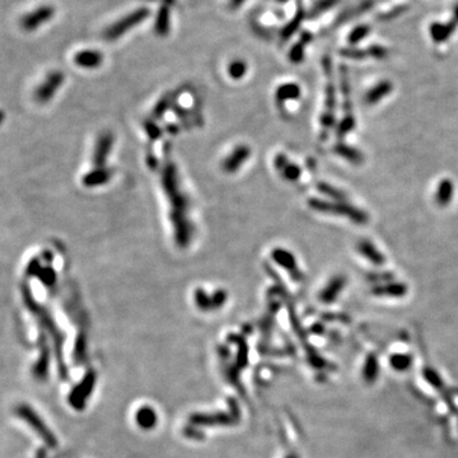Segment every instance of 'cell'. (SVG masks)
<instances>
[{
  "mask_svg": "<svg viewBox=\"0 0 458 458\" xmlns=\"http://www.w3.org/2000/svg\"><path fill=\"white\" fill-rule=\"evenodd\" d=\"M73 63L82 69H97L103 63V54L96 49H83L74 54Z\"/></svg>",
  "mask_w": 458,
  "mask_h": 458,
  "instance_id": "7",
  "label": "cell"
},
{
  "mask_svg": "<svg viewBox=\"0 0 458 458\" xmlns=\"http://www.w3.org/2000/svg\"><path fill=\"white\" fill-rule=\"evenodd\" d=\"M64 83V74L59 70L50 72L46 78L39 84L35 91V100L40 103H46L56 95L58 89Z\"/></svg>",
  "mask_w": 458,
  "mask_h": 458,
  "instance_id": "5",
  "label": "cell"
},
{
  "mask_svg": "<svg viewBox=\"0 0 458 458\" xmlns=\"http://www.w3.org/2000/svg\"><path fill=\"white\" fill-rule=\"evenodd\" d=\"M244 2H246V0H229V3H231V7L233 9H236V8H238V7H241L242 4L244 3Z\"/></svg>",
  "mask_w": 458,
  "mask_h": 458,
  "instance_id": "36",
  "label": "cell"
},
{
  "mask_svg": "<svg viewBox=\"0 0 458 458\" xmlns=\"http://www.w3.org/2000/svg\"><path fill=\"white\" fill-rule=\"evenodd\" d=\"M317 187H318L319 192H322V194L327 195V196H330L331 199H333V200L345 201L344 192H341L340 190L336 189V187L331 186V185H328V183L319 182L318 185H317Z\"/></svg>",
  "mask_w": 458,
  "mask_h": 458,
  "instance_id": "27",
  "label": "cell"
},
{
  "mask_svg": "<svg viewBox=\"0 0 458 458\" xmlns=\"http://www.w3.org/2000/svg\"><path fill=\"white\" fill-rule=\"evenodd\" d=\"M378 373H379V364H378L377 358L374 355H369L366 358L363 368L364 380L368 383H373L378 378Z\"/></svg>",
  "mask_w": 458,
  "mask_h": 458,
  "instance_id": "24",
  "label": "cell"
},
{
  "mask_svg": "<svg viewBox=\"0 0 458 458\" xmlns=\"http://www.w3.org/2000/svg\"><path fill=\"white\" fill-rule=\"evenodd\" d=\"M392 89H393V84L391 83V81L379 82L368 91V93L364 97V102H365V105L369 106L377 105L380 100H383L384 97H387L391 93Z\"/></svg>",
  "mask_w": 458,
  "mask_h": 458,
  "instance_id": "16",
  "label": "cell"
},
{
  "mask_svg": "<svg viewBox=\"0 0 458 458\" xmlns=\"http://www.w3.org/2000/svg\"><path fill=\"white\" fill-rule=\"evenodd\" d=\"M408 286L403 283H389L378 284L372 289V293L375 297H388V298H402L407 294Z\"/></svg>",
  "mask_w": 458,
  "mask_h": 458,
  "instance_id": "11",
  "label": "cell"
},
{
  "mask_svg": "<svg viewBox=\"0 0 458 458\" xmlns=\"http://www.w3.org/2000/svg\"><path fill=\"white\" fill-rule=\"evenodd\" d=\"M369 32H370V27L368 25L356 26V27L353 28V31L350 32L349 37H347V40H349V44L353 45V46L354 45L359 44L361 40H364L366 36H368V35H369Z\"/></svg>",
  "mask_w": 458,
  "mask_h": 458,
  "instance_id": "26",
  "label": "cell"
},
{
  "mask_svg": "<svg viewBox=\"0 0 458 458\" xmlns=\"http://www.w3.org/2000/svg\"><path fill=\"white\" fill-rule=\"evenodd\" d=\"M302 89L297 83H284L278 87L275 97L279 103H285L286 101L298 100L300 97Z\"/></svg>",
  "mask_w": 458,
  "mask_h": 458,
  "instance_id": "19",
  "label": "cell"
},
{
  "mask_svg": "<svg viewBox=\"0 0 458 458\" xmlns=\"http://www.w3.org/2000/svg\"><path fill=\"white\" fill-rule=\"evenodd\" d=\"M290 458H293V457H290Z\"/></svg>",
  "mask_w": 458,
  "mask_h": 458,
  "instance_id": "39",
  "label": "cell"
},
{
  "mask_svg": "<svg viewBox=\"0 0 458 458\" xmlns=\"http://www.w3.org/2000/svg\"><path fill=\"white\" fill-rule=\"evenodd\" d=\"M341 55H344L345 58H350V59H364L366 58L368 55V51L366 50H360V49H342L341 50Z\"/></svg>",
  "mask_w": 458,
  "mask_h": 458,
  "instance_id": "33",
  "label": "cell"
},
{
  "mask_svg": "<svg viewBox=\"0 0 458 458\" xmlns=\"http://www.w3.org/2000/svg\"><path fill=\"white\" fill-rule=\"evenodd\" d=\"M346 284V279L345 276H335L328 281L327 285L322 289V292L319 293V299L322 300L323 303H332L337 299V297L340 295V293L342 292V289L345 288Z\"/></svg>",
  "mask_w": 458,
  "mask_h": 458,
  "instance_id": "15",
  "label": "cell"
},
{
  "mask_svg": "<svg viewBox=\"0 0 458 458\" xmlns=\"http://www.w3.org/2000/svg\"><path fill=\"white\" fill-rule=\"evenodd\" d=\"M339 2H340V0H319L318 3H317L316 6H314L313 13H314V14L322 13V12L327 11L328 8H331V7H333V6H335V4L339 3Z\"/></svg>",
  "mask_w": 458,
  "mask_h": 458,
  "instance_id": "34",
  "label": "cell"
},
{
  "mask_svg": "<svg viewBox=\"0 0 458 458\" xmlns=\"http://www.w3.org/2000/svg\"><path fill=\"white\" fill-rule=\"evenodd\" d=\"M458 22L452 18L449 22L447 23H440V22H435L430 26V36L431 39L434 40L435 44H441V42H445L447 40L450 39L453 34H454V31L457 30Z\"/></svg>",
  "mask_w": 458,
  "mask_h": 458,
  "instance_id": "14",
  "label": "cell"
},
{
  "mask_svg": "<svg viewBox=\"0 0 458 458\" xmlns=\"http://www.w3.org/2000/svg\"><path fill=\"white\" fill-rule=\"evenodd\" d=\"M356 250L358 252L363 256L364 258H366L368 261L372 262L375 266H382L386 262V257L377 247L374 246L373 242H370L369 239H361L356 244Z\"/></svg>",
  "mask_w": 458,
  "mask_h": 458,
  "instance_id": "12",
  "label": "cell"
},
{
  "mask_svg": "<svg viewBox=\"0 0 458 458\" xmlns=\"http://www.w3.org/2000/svg\"><path fill=\"white\" fill-rule=\"evenodd\" d=\"M112 145H114V136L110 133L102 134L98 138L95 145V150H93V158H92L96 168H105L106 161L109 158Z\"/></svg>",
  "mask_w": 458,
  "mask_h": 458,
  "instance_id": "8",
  "label": "cell"
},
{
  "mask_svg": "<svg viewBox=\"0 0 458 458\" xmlns=\"http://www.w3.org/2000/svg\"><path fill=\"white\" fill-rule=\"evenodd\" d=\"M247 63L244 60H242V59H234V60H232L231 63L228 64L227 68L228 75H229V78L233 79V81H241L244 75L247 74Z\"/></svg>",
  "mask_w": 458,
  "mask_h": 458,
  "instance_id": "23",
  "label": "cell"
},
{
  "mask_svg": "<svg viewBox=\"0 0 458 458\" xmlns=\"http://www.w3.org/2000/svg\"><path fill=\"white\" fill-rule=\"evenodd\" d=\"M392 279H393V276H392L391 272H372V274H368V280L374 283L375 285L389 283V281H392Z\"/></svg>",
  "mask_w": 458,
  "mask_h": 458,
  "instance_id": "29",
  "label": "cell"
},
{
  "mask_svg": "<svg viewBox=\"0 0 458 458\" xmlns=\"http://www.w3.org/2000/svg\"><path fill=\"white\" fill-rule=\"evenodd\" d=\"M162 187L170 203V217L175 241L178 247H187L192 238V225L189 218V200L182 191L175 164H168L162 173Z\"/></svg>",
  "mask_w": 458,
  "mask_h": 458,
  "instance_id": "1",
  "label": "cell"
},
{
  "mask_svg": "<svg viewBox=\"0 0 458 458\" xmlns=\"http://www.w3.org/2000/svg\"><path fill=\"white\" fill-rule=\"evenodd\" d=\"M424 377L425 379L434 387V388H441L443 387V380L440 379V375L433 369H425L424 370Z\"/></svg>",
  "mask_w": 458,
  "mask_h": 458,
  "instance_id": "31",
  "label": "cell"
},
{
  "mask_svg": "<svg viewBox=\"0 0 458 458\" xmlns=\"http://www.w3.org/2000/svg\"><path fill=\"white\" fill-rule=\"evenodd\" d=\"M366 51H368V55L375 59H384L388 55V50L383 46H380V45H372L366 49Z\"/></svg>",
  "mask_w": 458,
  "mask_h": 458,
  "instance_id": "32",
  "label": "cell"
},
{
  "mask_svg": "<svg viewBox=\"0 0 458 458\" xmlns=\"http://www.w3.org/2000/svg\"><path fill=\"white\" fill-rule=\"evenodd\" d=\"M274 166L281 173V176L288 181H297L302 175L300 167L289 161L284 154H278L275 157Z\"/></svg>",
  "mask_w": 458,
  "mask_h": 458,
  "instance_id": "13",
  "label": "cell"
},
{
  "mask_svg": "<svg viewBox=\"0 0 458 458\" xmlns=\"http://www.w3.org/2000/svg\"><path fill=\"white\" fill-rule=\"evenodd\" d=\"M336 154H339L341 156L342 158H345L346 161H349L350 163L353 164H360L363 163L364 161V156L359 152L358 149L353 147H349L346 144H342V143H339V144H336L335 148H333Z\"/></svg>",
  "mask_w": 458,
  "mask_h": 458,
  "instance_id": "21",
  "label": "cell"
},
{
  "mask_svg": "<svg viewBox=\"0 0 458 458\" xmlns=\"http://www.w3.org/2000/svg\"><path fill=\"white\" fill-rule=\"evenodd\" d=\"M275 2H276V3H279V4H285V3H288L289 0H275Z\"/></svg>",
  "mask_w": 458,
  "mask_h": 458,
  "instance_id": "38",
  "label": "cell"
},
{
  "mask_svg": "<svg viewBox=\"0 0 458 458\" xmlns=\"http://www.w3.org/2000/svg\"><path fill=\"white\" fill-rule=\"evenodd\" d=\"M389 364L397 372H405L412 365V356L410 354H393L389 358Z\"/></svg>",
  "mask_w": 458,
  "mask_h": 458,
  "instance_id": "25",
  "label": "cell"
},
{
  "mask_svg": "<svg viewBox=\"0 0 458 458\" xmlns=\"http://www.w3.org/2000/svg\"><path fill=\"white\" fill-rule=\"evenodd\" d=\"M54 16H55V8L50 4H42V6L26 13L21 18V27L27 32H34L41 26L50 22Z\"/></svg>",
  "mask_w": 458,
  "mask_h": 458,
  "instance_id": "4",
  "label": "cell"
},
{
  "mask_svg": "<svg viewBox=\"0 0 458 458\" xmlns=\"http://www.w3.org/2000/svg\"><path fill=\"white\" fill-rule=\"evenodd\" d=\"M175 0H162L154 21V32L158 36L166 37L171 31V7Z\"/></svg>",
  "mask_w": 458,
  "mask_h": 458,
  "instance_id": "9",
  "label": "cell"
},
{
  "mask_svg": "<svg viewBox=\"0 0 458 458\" xmlns=\"http://www.w3.org/2000/svg\"><path fill=\"white\" fill-rule=\"evenodd\" d=\"M271 257L279 266L285 269L289 274L292 275L293 279H295V280L302 279V272L298 267L297 258L294 257L292 252H289L288 250H284V248H275L271 252Z\"/></svg>",
  "mask_w": 458,
  "mask_h": 458,
  "instance_id": "6",
  "label": "cell"
},
{
  "mask_svg": "<svg viewBox=\"0 0 458 458\" xmlns=\"http://www.w3.org/2000/svg\"><path fill=\"white\" fill-rule=\"evenodd\" d=\"M251 156V148L248 145H238L236 149L231 152V154L223 161V170L227 173H233L238 171L244 162Z\"/></svg>",
  "mask_w": 458,
  "mask_h": 458,
  "instance_id": "10",
  "label": "cell"
},
{
  "mask_svg": "<svg viewBox=\"0 0 458 458\" xmlns=\"http://www.w3.org/2000/svg\"><path fill=\"white\" fill-rule=\"evenodd\" d=\"M354 128H355V120H354V117L351 115H346L339 124L337 134H339V136H344L346 134H349V131L353 130Z\"/></svg>",
  "mask_w": 458,
  "mask_h": 458,
  "instance_id": "28",
  "label": "cell"
},
{
  "mask_svg": "<svg viewBox=\"0 0 458 458\" xmlns=\"http://www.w3.org/2000/svg\"><path fill=\"white\" fill-rule=\"evenodd\" d=\"M304 17H305L304 9L299 6L297 9V13H295V16L293 17V20L290 21V22H289L288 25L283 28V30H281V39L283 40L290 39V37H292L293 35H294L298 30H299V27H300V25H302Z\"/></svg>",
  "mask_w": 458,
  "mask_h": 458,
  "instance_id": "22",
  "label": "cell"
},
{
  "mask_svg": "<svg viewBox=\"0 0 458 458\" xmlns=\"http://www.w3.org/2000/svg\"><path fill=\"white\" fill-rule=\"evenodd\" d=\"M308 203L313 210L319 211V213H328L333 214V215H339V217L347 218V219L356 223V224L363 225L369 220V217H368V214L365 211L350 205V204L345 203V201H327L313 197V199H309Z\"/></svg>",
  "mask_w": 458,
  "mask_h": 458,
  "instance_id": "2",
  "label": "cell"
},
{
  "mask_svg": "<svg viewBox=\"0 0 458 458\" xmlns=\"http://www.w3.org/2000/svg\"><path fill=\"white\" fill-rule=\"evenodd\" d=\"M150 17V9L148 7H139V8L134 9L130 13L125 14L124 17L117 20L116 22L110 25L103 32L105 39L109 41H115L120 39L121 36L126 35L130 30L138 27L143 22Z\"/></svg>",
  "mask_w": 458,
  "mask_h": 458,
  "instance_id": "3",
  "label": "cell"
},
{
  "mask_svg": "<svg viewBox=\"0 0 458 458\" xmlns=\"http://www.w3.org/2000/svg\"><path fill=\"white\" fill-rule=\"evenodd\" d=\"M111 176V171L106 167L105 168H95L93 171H89L87 175H84L82 181H83V185L86 187H97L109 182Z\"/></svg>",
  "mask_w": 458,
  "mask_h": 458,
  "instance_id": "18",
  "label": "cell"
},
{
  "mask_svg": "<svg viewBox=\"0 0 458 458\" xmlns=\"http://www.w3.org/2000/svg\"><path fill=\"white\" fill-rule=\"evenodd\" d=\"M453 18H454V20L458 22V6L455 7V9H454V13H453Z\"/></svg>",
  "mask_w": 458,
  "mask_h": 458,
  "instance_id": "37",
  "label": "cell"
},
{
  "mask_svg": "<svg viewBox=\"0 0 458 458\" xmlns=\"http://www.w3.org/2000/svg\"><path fill=\"white\" fill-rule=\"evenodd\" d=\"M138 420H139L143 426H149V425H152V422H154V414H153L152 411L144 408L138 415Z\"/></svg>",
  "mask_w": 458,
  "mask_h": 458,
  "instance_id": "35",
  "label": "cell"
},
{
  "mask_svg": "<svg viewBox=\"0 0 458 458\" xmlns=\"http://www.w3.org/2000/svg\"><path fill=\"white\" fill-rule=\"evenodd\" d=\"M454 196V185L449 178H444L439 182L435 191V203L441 208H445L450 204Z\"/></svg>",
  "mask_w": 458,
  "mask_h": 458,
  "instance_id": "17",
  "label": "cell"
},
{
  "mask_svg": "<svg viewBox=\"0 0 458 458\" xmlns=\"http://www.w3.org/2000/svg\"><path fill=\"white\" fill-rule=\"evenodd\" d=\"M37 276H39L40 280H41L42 283H45L48 286H50L51 284H54V281H55V271H54L50 266L41 267V270H40V272L37 274Z\"/></svg>",
  "mask_w": 458,
  "mask_h": 458,
  "instance_id": "30",
  "label": "cell"
},
{
  "mask_svg": "<svg viewBox=\"0 0 458 458\" xmlns=\"http://www.w3.org/2000/svg\"><path fill=\"white\" fill-rule=\"evenodd\" d=\"M312 41V35L309 32H303L300 35L299 40H298L297 44H294L289 51V59L292 63L294 64H298V63H302V60L304 59V49L305 46Z\"/></svg>",
  "mask_w": 458,
  "mask_h": 458,
  "instance_id": "20",
  "label": "cell"
}]
</instances>
